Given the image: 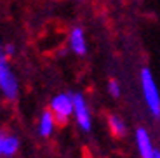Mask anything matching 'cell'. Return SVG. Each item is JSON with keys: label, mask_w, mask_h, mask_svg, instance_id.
Listing matches in <instances>:
<instances>
[{"label": "cell", "mask_w": 160, "mask_h": 158, "mask_svg": "<svg viewBox=\"0 0 160 158\" xmlns=\"http://www.w3.org/2000/svg\"><path fill=\"white\" fill-rule=\"evenodd\" d=\"M139 85L141 92H143L144 104L148 108L150 115L153 118H160V89L157 85L155 75L150 68L144 66L139 71Z\"/></svg>", "instance_id": "obj_1"}, {"label": "cell", "mask_w": 160, "mask_h": 158, "mask_svg": "<svg viewBox=\"0 0 160 158\" xmlns=\"http://www.w3.org/2000/svg\"><path fill=\"white\" fill-rule=\"evenodd\" d=\"M49 110L52 111L58 125H64L70 120V116H73V94L72 92H61V94L54 96Z\"/></svg>", "instance_id": "obj_2"}, {"label": "cell", "mask_w": 160, "mask_h": 158, "mask_svg": "<svg viewBox=\"0 0 160 158\" xmlns=\"http://www.w3.org/2000/svg\"><path fill=\"white\" fill-rule=\"evenodd\" d=\"M0 89L5 94L7 99H16L18 97V80L12 75L7 64V54L4 47L0 45Z\"/></svg>", "instance_id": "obj_3"}, {"label": "cell", "mask_w": 160, "mask_h": 158, "mask_svg": "<svg viewBox=\"0 0 160 158\" xmlns=\"http://www.w3.org/2000/svg\"><path fill=\"white\" fill-rule=\"evenodd\" d=\"M73 118L77 125L80 127L82 132H91L92 131V115L89 110V104L85 101L84 94L75 92L73 94Z\"/></svg>", "instance_id": "obj_4"}, {"label": "cell", "mask_w": 160, "mask_h": 158, "mask_svg": "<svg viewBox=\"0 0 160 158\" xmlns=\"http://www.w3.org/2000/svg\"><path fill=\"white\" fill-rule=\"evenodd\" d=\"M134 141H136V148L141 158H157V151L158 150L153 146V141H152L148 129L138 127L134 131Z\"/></svg>", "instance_id": "obj_5"}, {"label": "cell", "mask_w": 160, "mask_h": 158, "mask_svg": "<svg viewBox=\"0 0 160 158\" xmlns=\"http://www.w3.org/2000/svg\"><path fill=\"white\" fill-rule=\"evenodd\" d=\"M68 45L73 54H77V56L87 54V38H85V32L80 26L72 28V32L68 35Z\"/></svg>", "instance_id": "obj_6"}, {"label": "cell", "mask_w": 160, "mask_h": 158, "mask_svg": "<svg viewBox=\"0 0 160 158\" xmlns=\"http://www.w3.org/2000/svg\"><path fill=\"white\" fill-rule=\"evenodd\" d=\"M19 150V139L7 132H0V156H14Z\"/></svg>", "instance_id": "obj_7"}, {"label": "cell", "mask_w": 160, "mask_h": 158, "mask_svg": "<svg viewBox=\"0 0 160 158\" xmlns=\"http://www.w3.org/2000/svg\"><path fill=\"white\" fill-rule=\"evenodd\" d=\"M106 123H108V131L113 137H117V139L125 137V134H127V123H125V120L120 115H117V113L108 115L106 116Z\"/></svg>", "instance_id": "obj_8"}, {"label": "cell", "mask_w": 160, "mask_h": 158, "mask_svg": "<svg viewBox=\"0 0 160 158\" xmlns=\"http://www.w3.org/2000/svg\"><path fill=\"white\" fill-rule=\"evenodd\" d=\"M56 125L58 123H56V118H54L52 111L51 110L44 111L42 116H40V122H38V134L42 136V137H49V136H52Z\"/></svg>", "instance_id": "obj_9"}, {"label": "cell", "mask_w": 160, "mask_h": 158, "mask_svg": "<svg viewBox=\"0 0 160 158\" xmlns=\"http://www.w3.org/2000/svg\"><path fill=\"white\" fill-rule=\"evenodd\" d=\"M106 89H108V94L112 96L113 99H118L120 96H122V85H120V82L117 78H110Z\"/></svg>", "instance_id": "obj_10"}, {"label": "cell", "mask_w": 160, "mask_h": 158, "mask_svg": "<svg viewBox=\"0 0 160 158\" xmlns=\"http://www.w3.org/2000/svg\"><path fill=\"white\" fill-rule=\"evenodd\" d=\"M4 51H5V54H7V56H12V54H14V47H12V45H5Z\"/></svg>", "instance_id": "obj_11"}, {"label": "cell", "mask_w": 160, "mask_h": 158, "mask_svg": "<svg viewBox=\"0 0 160 158\" xmlns=\"http://www.w3.org/2000/svg\"><path fill=\"white\" fill-rule=\"evenodd\" d=\"M157 158H160V151H157Z\"/></svg>", "instance_id": "obj_12"}, {"label": "cell", "mask_w": 160, "mask_h": 158, "mask_svg": "<svg viewBox=\"0 0 160 158\" xmlns=\"http://www.w3.org/2000/svg\"><path fill=\"white\" fill-rule=\"evenodd\" d=\"M77 2H84V0H77Z\"/></svg>", "instance_id": "obj_13"}]
</instances>
